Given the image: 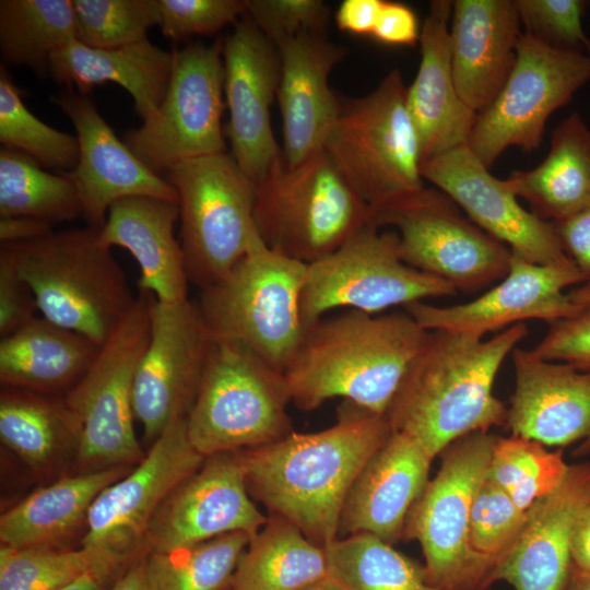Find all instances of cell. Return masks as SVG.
Returning <instances> with one entry per match:
<instances>
[{"instance_id":"cell-19","label":"cell","mask_w":590,"mask_h":590,"mask_svg":"<svg viewBox=\"0 0 590 590\" xmlns=\"http://www.w3.org/2000/svg\"><path fill=\"white\" fill-rule=\"evenodd\" d=\"M423 179L449 197L486 234L520 258L544 266L568 263L553 224L524 209L505 179L496 178L462 145L425 161Z\"/></svg>"},{"instance_id":"cell-15","label":"cell","mask_w":590,"mask_h":590,"mask_svg":"<svg viewBox=\"0 0 590 590\" xmlns=\"http://www.w3.org/2000/svg\"><path fill=\"white\" fill-rule=\"evenodd\" d=\"M457 204L434 188L381 209L370 224L392 227L405 263L442 279L459 292L474 293L500 281L511 251L463 217Z\"/></svg>"},{"instance_id":"cell-44","label":"cell","mask_w":590,"mask_h":590,"mask_svg":"<svg viewBox=\"0 0 590 590\" xmlns=\"http://www.w3.org/2000/svg\"><path fill=\"white\" fill-rule=\"evenodd\" d=\"M528 511L486 475L471 509L470 544L483 557L497 564L512 547L528 519Z\"/></svg>"},{"instance_id":"cell-10","label":"cell","mask_w":590,"mask_h":590,"mask_svg":"<svg viewBox=\"0 0 590 590\" xmlns=\"http://www.w3.org/2000/svg\"><path fill=\"white\" fill-rule=\"evenodd\" d=\"M166 175L178 197L188 278L203 290L262 240L253 220L256 185L226 152L182 161Z\"/></svg>"},{"instance_id":"cell-11","label":"cell","mask_w":590,"mask_h":590,"mask_svg":"<svg viewBox=\"0 0 590 590\" xmlns=\"http://www.w3.org/2000/svg\"><path fill=\"white\" fill-rule=\"evenodd\" d=\"M150 297L140 291L134 307L64 396L79 426L74 450L82 472L127 467L144 457L134 432L133 382L150 338Z\"/></svg>"},{"instance_id":"cell-25","label":"cell","mask_w":590,"mask_h":590,"mask_svg":"<svg viewBox=\"0 0 590 590\" xmlns=\"http://www.w3.org/2000/svg\"><path fill=\"white\" fill-rule=\"evenodd\" d=\"M280 57L276 97L282 119V156L295 166L323 149L338 110L339 96L329 85L345 48L326 34H305L275 45Z\"/></svg>"},{"instance_id":"cell-27","label":"cell","mask_w":590,"mask_h":590,"mask_svg":"<svg viewBox=\"0 0 590 590\" xmlns=\"http://www.w3.org/2000/svg\"><path fill=\"white\" fill-rule=\"evenodd\" d=\"M452 1L434 0L421 27V61L406 86V107L418 135L422 164L467 145L476 116L455 85L451 69Z\"/></svg>"},{"instance_id":"cell-24","label":"cell","mask_w":590,"mask_h":590,"mask_svg":"<svg viewBox=\"0 0 590 590\" xmlns=\"http://www.w3.org/2000/svg\"><path fill=\"white\" fill-rule=\"evenodd\" d=\"M588 506L590 462L571 464L562 483L529 509L519 538L494 566L489 586L503 580L515 590H566L574 529Z\"/></svg>"},{"instance_id":"cell-47","label":"cell","mask_w":590,"mask_h":590,"mask_svg":"<svg viewBox=\"0 0 590 590\" xmlns=\"http://www.w3.org/2000/svg\"><path fill=\"white\" fill-rule=\"evenodd\" d=\"M158 25L173 39L209 36L245 15V0H157Z\"/></svg>"},{"instance_id":"cell-5","label":"cell","mask_w":590,"mask_h":590,"mask_svg":"<svg viewBox=\"0 0 590 590\" xmlns=\"http://www.w3.org/2000/svg\"><path fill=\"white\" fill-rule=\"evenodd\" d=\"M253 220L268 248L310 264L370 224L371 210L322 149L295 166L274 162L256 185Z\"/></svg>"},{"instance_id":"cell-16","label":"cell","mask_w":590,"mask_h":590,"mask_svg":"<svg viewBox=\"0 0 590 590\" xmlns=\"http://www.w3.org/2000/svg\"><path fill=\"white\" fill-rule=\"evenodd\" d=\"M212 337L198 302L150 297V338L133 382V411L152 442L187 417L198 392Z\"/></svg>"},{"instance_id":"cell-48","label":"cell","mask_w":590,"mask_h":590,"mask_svg":"<svg viewBox=\"0 0 590 590\" xmlns=\"http://www.w3.org/2000/svg\"><path fill=\"white\" fill-rule=\"evenodd\" d=\"M532 351L545 361L590 373V310L548 322L545 335Z\"/></svg>"},{"instance_id":"cell-26","label":"cell","mask_w":590,"mask_h":590,"mask_svg":"<svg viewBox=\"0 0 590 590\" xmlns=\"http://www.w3.org/2000/svg\"><path fill=\"white\" fill-rule=\"evenodd\" d=\"M433 458L411 437L392 432L354 481L342 510L339 535L371 534L393 544L423 494Z\"/></svg>"},{"instance_id":"cell-43","label":"cell","mask_w":590,"mask_h":590,"mask_svg":"<svg viewBox=\"0 0 590 590\" xmlns=\"http://www.w3.org/2000/svg\"><path fill=\"white\" fill-rule=\"evenodd\" d=\"M76 40L101 49L117 48L148 38L158 25L157 0H72Z\"/></svg>"},{"instance_id":"cell-36","label":"cell","mask_w":590,"mask_h":590,"mask_svg":"<svg viewBox=\"0 0 590 590\" xmlns=\"http://www.w3.org/2000/svg\"><path fill=\"white\" fill-rule=\"evenodd\" d=\"M76 40L72 0H1L0 51L4 61L44 74L50 56Z\"/></svg>"},{"instance_id":"cell-60","label":"cell","mask_w":590,"mask_h":590,"mask_svg":"<svg viewBox=\"0 0 590 590\" xmlns=\"http://www.w3.org/2000/svg\"><path fill=\"white\" fill-rule=\"evenodd\" d=\"M224 590H229V589H228V587H227V588H226V589H224Z\"/></svg>"},{"instance_id":"cell-55","label":"cell","mask_w":590,"mask_h":590,"mask_svg":"<svg viewBox=\"0 0 590 590\" xmlns=\"http://www.w3.org/2000/svg\"><path fill=\"white\" fill-rule=\"evenodd\" d=\"M122 564L117 558L106 559L59 590H105Z\"/></svg>"},{"instance_id":"cell-40","label":"cell","mask_w":590,"mask_h":590,"mask_svg":"<svg viewBox=\"0 0 590 590\" xmlns=\"http://www.w3.org/2000/svg\"><path fill=\"white\" fill-rule=\"evenodd\" d=\"M568 469L562 450L550 451L535 440L511 435L496 437L487 477L528 511L562 483Z\"/></svg>"},{"instance_id":"cell-52","label":"cell","mask_w":590,"mask_h":590,"mask_svg":"<svg viewBox=\"0 0 590 590\" xmlns=\"http://www.w3.org/2000/svg\"><path fill=\"white\" fill-rule=\"evenodd\" d=\"M382 0H344L334 14L337 26L354 35L371 36Z\"/></svg>"},{"instance_id":"cell-39","label":"cell","mask_w":590,"mask_h":590,"mask_svg":"<svg viewBox=\"0 0 590 590\" xmlns=\"http://www.w3.org/2000/svg\"><path fill=\"white\" fill-rule=\"evenodd\" d=\"M251 538L229 533L167 553L146 554L152 590H224Z\"/></svg>"},{"instance_id":"cell-57","label":"cell","mask_w":590,"mask_h":590,"mask_svg":"<svg viewBox=\"0 0 590 590\" xmlns=\"http://www.w3.org/2000/svg\"><path fill=\"white\" fill-rule=\"evenodd\" d=\"M570 302L579 310H590V282H583L568 292Z\"/></svg>"},{"instance_id":"cell-13","label":"cell","mask_w":590,"mask_h":590,"mask_svg":"<svg viewBox=\"0 0 590 590\" xmlns=\"http://www.w3.org/2000/svg\"><path fill=\"white\" fill-rule=\"evenodd\" d=\"M589 82V55L521 33L512 70L493 103L477 114L467 145L488 168L509 148L538 150L550 116Z\"/></svg>"},{"instance_id":"cell-54","label":"cell","mask_w":590,"mask_h":590,"mask_svg":"<svg viewBox=\"0 0 590 590\" xmlns=\"http://www.w3.org/2000/svg\"><path fill=\"white\" fill-rule=\"evenodd\" d=\"M573 567L590 575V506L580 515L571 538Z\"/></svg>"},{"instance_id":"cell-31","label":"cell","mask_w":590,"mask_h":590,"mask_svg":"<svg viewBox=\"0 0 590 590\" xmlns=\"http://www.w3.org/2000/svg\"><path fill=\"white\" fill-rule=\"evenodd\" d=\"M99 349L75 331L35 317L1 338V384L43 394H67L88 370Z\"/></svg>"},{"instance_id":"cell-34","label":"cell","mask_w":590,"mask_h":590,"mask_svg":"<svg viewBox=\"0 0 590 590\" xmlns=\"http://www.w3.org/2000/svg\"><path fill=\"white\" fill-rule=\"evenodd\" d=\"M326 577L324 547L288 520L270 515L239 558L228 589L302 590Z\"/></svg>"},{"instance_id":"cell-6","label":"cell","mask_w":590,"mask_h":590,"mask_svg":"<svg viewBox=\"0 0 590 590\" xmlns=\"http://www.w3.org/2000/svg\"><path fill=\"white\" fill-rule=\"evenodd\" d=\"M323 150L371 215L425 188L420 140L399 69L388 72L364 96L339 97Z\"/></svg>"},{"instance_id":"cell-7","label":"cell","mask_w":590,"mask_h":590,"mask_svg":"<svg viewBox=\"0 0 590 590\" xmlns=\"http://www.w3.org/2000/svg\"><path fill=\"white\" fill-rule=\"evenodd\" d=\"M307 264L261 240L198 302L212 339L235 343L285 373L306 331L300 295Z\"/></svg>"},{"instance_id":"cell-33","label":"cell","mask_w":590,"mask_h":590,"mask_svg":"<svg viewBox=\"0 0 590 590\" xmlns=\"http://www.w3.org/2000/svg\"><path fill=\"white\" fill-rule=\"evenodd\" d=\"M127 467L80 472L42 487L2 514L1 545L52 547L86 522L91 505L108 485L126 475Z\"/></svg>"},{"instance_id":"cell-30","label":"cell","mask_w":590,"mask_h":590,"mask_svg":"<svg viewBox=\"0 0 590 590\" xmlns=\"http://www.w3.org/2000/svg\"><path fill=\"white\" fill-rule=\"evenodd\" d=\"M172 61V52L148 38L109 49L73 40L50 56L48 71L56 82L84 95L96 85L119 84L131 95L137 115L146 121L164 98Z\"/></svg>"},{"instance_id":"cell-50","label":"cell","mask_w":590,"mask_h":590,"mask_svg":"<svg viewBox=\"0 0 590 590\" xmlns=\"http://www.w3.org/2000/svg\"><path fill=\"white\" fill-rule=\"evenodd\" d=\"M421 27L414 11L406 4L384 1L370 37L386 45L415 46Z\"/></svg>"},{"instance_id":"cell-20","label":"cell","mask_w":590,"mask_h":590,"mask_svg":"<svg viewBox=\"0 0 590 590\" xmlns=\"http://www.w3.org/2000/svg\"><path fill=\"white\" fill-rule=\"evenodd\" d=\"M223 62L225 135L237 165L257 185L282 155L270 116L280 80L279 52L245 13L223 42Z\"/></svg>"},{"instance_id":"cell-18","label":"cell","mask_w":590,"mask_h":590,"mask_svg":"<svg viewBox=\"0 0 590 590\" xmlns=\"http://www.w3.org/2000/svg\"><path fill=\"white\" fill-rule=\"evenodd\" d=\"M267 520L250 498L244 450L212 455L154 515L141 555L173 552L236 532L253 538Z\"/></svg>"},{"instance_id":"cell-58","label":"cell","mask_w":590,"mask_h":590,"mask_svg":"<svg viewBox=\"0 0 590 590\" xmlns=\"http://www.w3.org/2000/svg\"><path fill=\"white\" fill-rule=\"evenodd\" d=\"M566 590H590V575L573 567Z\"/></svg>"},{"instance_id":"cell-42","label":"cell","mask_w":590,"mask_h":590,"mask_svg":"<svg viewBox=\"0 0 590 590\" xmlns=\"http://www.w3.org/2000/svg\"><path fill=\"white\" fill-rule=\"evenodd\" d=\"M109 558L119 559L103 550L86 546L55 550L1 545L0 590H59Z\"/></svg>"},{"instance_id":"cell-41","label":"cell","mask_w":590,"mask_h":590,"mask_svg":"<svg viewBox=\"0 0 590 590\" xmlns=\"http://www.w3.org/2000/svg\"><path fill=\"white\" fill-rule=\"evenodd\" d=\"M0 142L58 173L71 172L79 161L76 137L57 130L33 115L3 66L0 68Z\"/></svg>"},{"instance_id":"cell-56","label":"cell","mask_w":590,"mask_h":590,"mask_svg":"<svg viewBox=\"0 0 590 590\" xmlns=\"http://www.w3.org/2000/svg\"><path fill=\"white\" fill-rule=\"evenodd\" d=\"M110 590H152L145 555L137 558Z\"/></svg>"},{"instance_id":"cell-17","label":"cell","mask_w":590,"mask_h":590,"mask_svg":"<svg viewBox=\"0 0 590 590\" xmlns=\"http://www.w3.org/2000/svg\"><path fill=\"white\" fill-rule=\"evenodd\" d=\"M204 459L189 440L186 417L174 421L131 471L95 498L81 546L103 550L123 562L141 552L154 515Z\"/></svg>"},{"instance_id":"cell-51","label":"cell","mask_w":590,"mask_h":590,"mask_svg":"<svg viewBox=\"0 0 590 590\" xmlns=\"http://www.w3.org/2000/svg\"><path fill=\"white\" fill-rule=\"evenodd\" d=\"M553 224L566 256L590 282V203L578 212Z\"/></svg>"},{"instance_id":"cell-59","label":"cell","mask_w":590,"mask_h":590,"mask_svg":"<svg viewBox=\"0 0 590 590\" xmlns=\"http://www.w3.org/2000/svg\"><path fill=\"white\" fill-rule=\"evenodd\" d=\"M302 590H344V589L328 576L317 582H314L303 588Z\"/></svg>"},{"instance_id":"cell-21","label":"cell","mask_w":590,"mask_h":590,"mask_svg":"<svg viewBox=\"0 0 590 590\" xmlns=\"http://www.w3.org/2000/svg\"><path fill=\"white\" fill-rule=\"evenodd\" d=\"M585 281L573 261L544 266L512 253L507 274L475 299L446 307L416 302L403 309L428 331L447 330L484 337L526 320L548 323L579 312L565 288Z\"/></svg>"},{"instance_id":"cell-45","label":"cell","mask_w":590,"mask_h":590,"mask_svg":"<svg viewBox=\"0 0 590 590\" xmlns=\"http://www.w3.org/2000/svg\"><path fill=\"white\" fill-rule=\"evenodd\" d=\"M524 31L546 45L590 56V37L582 26L585 0H514Z\"/></svg>"},{"instance_id":"cell-12","label":"cell","mask_w":590,"mask_h":590,"mask_svg":"<svg viewBox=\"0 0 590 590\" xmlns=\"http://www.w3.org/2000/svg\"><path fill=\"white\" fill-rule=\"evenodd\" d=\"M457 292L449 282L405 263L394 231L367 224L334 251L307 264L300 311L307 328L335 309L376 315Z\"/></svg>"},{"instance_id":"cell-3","label":"cell","mask_w":590,"mask_h":590,"mask_svg":"<svg viewBox=\"0 0 590 590\" xmlns=\"http://www.w3.org/2000/svg\"><path fill=\"white\" fill-rule=\"evenodd\" d=\"M429 331L406 311L370 315L346 309L306 328L284 373L291 402L311 411L327 400L386 415Z\"/></svg>"},{"instance_id":"cell-1","label":"cell","mask_w":590,"mask_h":590,"mask_svg":"<svg viewBox=\"0 0 590 590\" xmlns=\"http://www.w3.org/2000/svg\"><path fill=\"white\" fill-rule=\"evenodd\" d=\"M392 429L386 415L357 408L316 433L292 432L271 444L244 450L250 495L314 543L339 539L349 492Z\"/></svg>"},{"instance_id":"cell-23","label":"cell","mask_w":590,"mask_h":590,"mask_svg":"<svg viewBox=\"0 0 590 590\" xmlns=\"http://www.w3.org/2000/svg\"><path fill=\"white\" fill-rule=\"evenodd\" d=\"M511 358L515 388L505 424L511 435L545 447L579 442L574 455H590V373L532 350L516 347Z\"/></svg>"},{"instance_id":"cell-14","label":"cell","mask_w":590,"mask_h":590,"mask_svg":"<svg viewBox=\"0 0 590 590\" xmlns=\"http://www.w3.org/2000/svg\"><path fill=\"white\" fill-rule=\"evenodd\" d=\"M172 71L156 113L126 133L125 143L154 173L225 152L223 43L172 50Z\"/></svg>"},{"instance_id":"cell-28","label":"cell","mask_w":590,"mask_h":590,"mask_svg":"<svg viewBox=\"0 0 590 590\" xmlns=\"http://www.w3.org/2000/svg\"><path fill=\"white\" fill-rule=\"evenodd\" d=\"M514 0H456L450 20L451 69L464 104L486 109L506 83L521 35Z\"/></svg>"},{"instance_id":"cell-53","label":"cell","mask_w":590,"mask_h":590,"mask_svg":"<svg viewBox=\"0 0 590 590\" xmlns=\"http://www.w3.org/2000/svg\"><path fill=\"white\" fill-rule=\"evenodd\" d=\"M52 225L28 216L0 219L1 244H19L40 238L51 233Z\"/></svg>"},{"instance_id":"cell-22","label":"cell","mask_w":590,"mask_h":590,"mask_svg":"<svg viewBox=\"0 0 590 590\" xmlns=\"http://www.w3.org/2000/svg\"><path fill=\"white\" fill-rule=\"evenodd\" d=\"M51 102L76 131L78 164L71 172L61 174L76 188L87 225L101 228L110 206L126 198L150 197L178 204L173 185L117 138L84 94L69 88L51 97Z\"/></svg>"},{"instance_id":"cell-2","label":"cell","mask_w":590,"mask_h":590,"mask_svg":"<svg viewBox=\"0 0 590 590\" xmlns=\"http://www.w3.org/2000/svg\"><path fill=\"white\" fill-rule=\"evenodd\" d=\"M528 334L516 323L489 339L432 330L386 413L392 432L414 439L433 459L456 440L506 424L494 394L496 376Z\"/></svg>"},{"instance_id":"cell-9","label":"cell","mask_w":590,"mask_h":590,"mask_svg":"<svg viewBox=\"0 0 590 590\" xmlns=\"http://www.w3.org/2000/svg\"><path fill=\"white\" fill-rule=\"evenodd\" d=\"M489 432L469 434L441 453L436 476L412 507L402 540H416L433 583L444 590H485L495 563L470 544L474 497L485 480L496 440Z\"/></svg>"},{"instance_id":"cell-35","label":"cell","mask_w":590,"mask_h":590,"mask_svg":"<svg viewBox=\"0 0 590 590\" xmlns=\"http://www.w3.org/2000/svg\"><path fill=\"white\" fill-rule=\"evenodd\" d=\"M79 426L64 396L4 388L0 397V438L32 467L48 464L66 446L75 449Z\"/></svg>"},{"instance_id":"cell-37","label":"cell","mask_w":590,"mask_h":590,"mask_svg":"<svg viewBox=\"0 0 590 590\" xmlns=\"http://www.w3.org/2000/svg\"><path fill=\"white\" fill-rule=\"evenodd\" d=\"M324 550L328 576L344 590H444L424 565L371 534L339 538Z\"/></svg>"},{"instance_id":"cell-8","label":"cell","mask_w":590,"mask_h":590,"mask_svg":"<svg viewBox=\"0 0 590 590\" xmlns=\"http://www.w3.org/2000/svg\"><path fill=\"white\" fill-rule=\"evenodd\" d=\"M283 373L246 349L212 339L187 433L203 457L243 451L293 432Z\"/></svg>"},{"instance_id":"cell-49","label":"cell","mask_w":590,"mask_h":590,"mask_svg":"<svg viewBox=\"0 0 590 590\" xmlns=\"http://www.w3.org/2000/svg\"><path fill=\"white\" fill-rule=\"evenodd\" d=\"M35 295L21 276L10 253L0 247V335L19 330L36 316Z\"/></svg>"},{"instance_id":"cell-32","label":"cell","mask_w":590,"mask_h":590,"mask_svg":"<svg viewBox=\"0 0 590 590\" xmlns=\"http://www.w3.org/2000/svg\"><path fill=\"white\" fill-rule=\"evenodd\" d=\"M510 191L546 222L563 220L590 203V128L571 113L552 132L545 158L505 179Z\"/></svg>"},{"instance_id":"cell-4","label":"cell","mask_w":590,"mask_h":590,"mask_svg":"<svg viewBox=\"0 0 590 590\" xmlns=\"http://www.w3.org/2000/svg\"><path fill=\"white\" fill-rule=\"evenodd\" d=\"M0 247L31 286L43 317L99 346L138 300L98 227L52 231Z\"/></svg>"},{"instance_id":"cell-29","label":"cell","mask_w":590,"mask_h":590,"mask_svg":"<svg viewBox=\"0 0 590 590\" xmlns=\"http://www.w3.org/2000/svg\"><path fill=\"white\" fill-rule=\"evenodd\" d=\"M178 204L150 197H131L114 203L99 228L109 247L127 249L140 268L138 286L160 302L188 299L184 250L175 236Z\"/></svg>"},{"instance_id":"cell-38","label":"cell","mask_w":590,"mask_h":590,"mask_svg":"<svg viewBox=\"0 0 590 590\" xmlns=\"http://www.w3.org/2000/svg\"><path fill=\"white\" fill-rule=\"evenodd\" d=\"M28 216L51 225L82 216L73 182L61 173H49L27 154L0 151V217Z\"/></svg>"},{"instance_id":"cell-46","label":"cell","mask_w":590,"mask_h":590,"mask_svg":"<svg viewBox=\"0 0 590 590\" xmlns=\"http://www.w3.org/2000/svg\"><path fill=\"white\" fill-rule=\"evenodd\" d=\"M246 15L272 43L305 34H323L330 8L320 0H245Z\"/></svg>"}]
</instances>
